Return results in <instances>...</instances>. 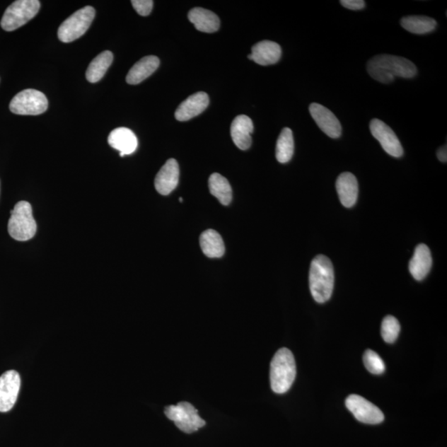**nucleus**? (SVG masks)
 <instances>
[{
    "label": "nucleus",
    "instance_id": "4be33fe9",
    "mask_svg": "<svg viewBox=\"0 0 447 447\" xmlns=\"http://www.w3.org/2000/svg\"><path fill=\"white\" fill-rule=\"evenodd\" d=\"M203 254L208 257H221L225 254V244L220 234L214 230L204 231L200 237Z\"/></svg>",
    "mask_w": 447,
    "mask_h": 447
},
{
    "label": "nucleus",
    "instance_id": "412c9836",
    "mask_svg": "<svg viewBox=\"0 0 447 447\" xmlns=\"http://www.w3.org/2000/svg\"><path fill=\"white\" fill-rule=\"evenodd\" d=\"M189 21L198 31L212 33L219 30L220 18L215 13L202 8H194L188 13Z\"/></svg>",
    "mask_w": 447,
    "mask_h": 447
},
{
    "label": "nucleus",
    "instance_id": "aec40b11",
    "mask_svg": "<svg viewBox=\"0 0 447 447\" xmlns=\"http://www.w3.org/2000/svg\"><path fill=\"white\" fill-rule=\"evenodd\" d=\"M160 64L157 57L147 56L142 58L129 70L126 81L129 85H138L147 79L153 72L156 71Z\"/></svg>",
    "mask_w": 447,
    "mask_h": 447
},
{
    "label": "nucleus",
    "instance_id": "f03ea898",
    "mask_svg": "<svg viewBox=\"0 0 447 447\" xmlns=\"http://www.w3.org/2000/svg\"><path fill=\"white\" fill-rule=\"evenodd\" d=\"M335 281L332 262L325 255H318L310 264L309 286L310 294L318 303L327 302L333 293Z\"/></svg>",
    "mask_w": 447,
    "mask_h": 447
},
{
    "label": "nucleus",
    "instance_id": "5701e85b",
    "mask_svg": "<svg viewBox=\"0 0 447 447\" xmlns=\"http://www.w3.org/2000/svg\"><path fill=\"white\" fill-rule=\"evenodd\" d=\"M114 55L110 51H105L95 57L86 70V79L91 83H96L103 79L107 70L113 62Z\"/></svg>",
    "mask_w": 447,
    "mask_h": 447
},
{
    "label": "nucleus",
    "instance_id": "f3484780",
    "mask_svg": "<svg viewBox=\"0 0 447 447\" xmlns=\"http://www.w3.org/2000/svg\"><path fill=\"white\" fill-rule=\"evenodd\" d=\"M254 131L252 121L247 115H241L233 121L231 134L235 144L241 150H247L252 144L251 134Z\"/></svg>",
    "mask_w": 447,
    "mask_h": 447
},
{
    "label": "nucleus",
    "instance_id": "a878e982",
    "mask_svg": "<svg viewBox=\"0 0 447 447\" xmlns=\"http://www.w3.org/2000/svg\"><path fill=\"white\" fill-rule=\"evenodd\" d=\"M401 25L405 30L414 34H425L434 30L435 19L426 16H407L401 19Z\"/></svg>",
    "mask_w": 447,
    "mask_h": 447
},
{
    "label": "nucleus",
    "instance_id": "393cba45",
    "mask_svg": "<svg viewBox=\"0 0 447 447\" xmlns=\"http://www.w3.org/2000/svg\"><path fill=\"white\" fill-rule=\"evenodd\" d=\"M294 153L293 131L289 128L281 130L276 145V158L280 163L290 161Z\"/></svg>",
    "mask_w": 447,
    "mask_h": 447
},
{
    "label": "nucleus",
    "instance_id": "423d86ee",
    "mask_svg": "<svg viewBox=\"0 0 447 447\" xmlns=\"http://www.w3.org/2000/svg\"><path fill=\"white\" fill-rule=\"evenodd\" d=\"M164 412L168 419L174 422L178 429L185 434H193L206 426V422L199 416L198 410L190 402H180L177 405H169L165 407Z\"/></svg>",
    "mask_w": 447,
    "mask_h": 447
},
{
    "label": "nucleus",
    "instance_id": "6e6552de",
    "mask_svg": "<svg viewBox=\"0 0 447 447\" xmlns=\"http://www.w3.org/2000/svg\"><path fill=\"white\" fill-rule=\"evenodd\" d=\"M48 100L42 92L27 89L19 92L9 104V110L13 114L21 115H38L47 110Z\"/></svg>",
    "mask_w": 447,
    "mask_h": 447
},
{
    "label": "nucleus",
    "instance_id": "f8f14e48",
    "mask_svg": "<svg viewBox=\"0 0 447 447\" xmlns=\"http://www.w3.org/2000/svg\"><path fill=\"white\" fill-rule=\"evenodd\" d=\"M309 111L318 127L330 138L341 137L342 132L341 123L332 111L318 103L310 105Z\"/></svg>",
    "mask_w": 447,
    "mask_h": 447
},
{
    "label": "nucleus",
    "instance_id": "c85d7f7f",
    "mask_svg": "<svg viewBox=\"0 0 447 447\" xmlns=\"http://www.w3.org/2000/svg\"><path fill=\"white\" fill-rule=\"evenodd\" d=\"M136 12L141 16H148L152 12L153 1L152 0H132L131 1Z\"/></svg>",
    "mask_w": 447,
    "mask_h": 447
},
{
    "label": "nucleus",
    "instance_id": "0eeeda50",
    "mask_svg": "<svg viewBox=\"0 0 447 447\" xmlns=\"http://www.w3.org/2000/svg\"><path fill=\"white\" fill-rule=\"evenodd\" d=\"M40 7L38 0H17L4 13L2 28L7 32L16 30L35 17Z\"/></svg>",
    "mask_w": 447,
    "mask_h": 447
},
{
    "label": "nucleus",
    "instance_id": "2f4dec72",
    "mask_svg": "<svg viewBox=\"0 0 447 447\" xmlns=\"http://www.w3.org/2000/svg\"><path fill=\"white\" fill-rule=\"evenodd\" d=\"M182 198H180V202H182Z\"/></svg>",
    "mask_w": 447,
    "mask_h": 447
},
{
    "label": "nucleus",
    "instance_id": "dca6fc26",
    "mask_svg": "<svg viewBox=\"0 0 447 447\" xmlns=\"http://www.w3.org/2000/svg\"><path fill=\"white\" fill-rule=\"evenodd\" d=\"M108 143L112 148L118 150L120 157L132 154L138 148L137 137L132 130L127 128H117L112 131Z\"/></svg>",
    "mask_w": 447,
    "mask_h": 447
},
{
    "label": "nucleus",
    "instance_id": "7ed1b4c3",
    "mask_svg": "<svg viewBox=\"0 0 447 447\" xmlns=\"http://www.w3.org/2000/svg\"><path fill=\"white\" fill-rule=\"evenodd\" d=\"M296 375L294 354L288 348H281L276 352L270 366L272 390L279 395L288 392Z\"/></svg>",
    "mask_w": 447,
    "mask_h": 447
},
{
    "label": "nucleus",
    "instance_id": "9d476101",
    "mask_svg": "<svg viewBox=\"0 0 447 447\" xmlns=\"http://www.w3.org/2000/svg\"><path fill=\"white\" fill-rule=\"evenodd\" d=\"M369 129L373 137L381 143L385 151L395 158H400L403 154L402 146L393 130L382 120L373 119Z\"/></svg>",
    "mask_w": 447,
    "mask_h": 447
},
{
    "label": "nucleus",
    "instance_id": "1a4fd4ad",
    "mask_svg": "<svg viewBox=\"0 0 447 447\" xmlns=\"http://www.w3.org/2000/svg\"><path fill=\"white\" fill-rule=\"evenodd\" d=\"M349 411L356 419L366 424H380L385 420L382 411L366 398L356 395H349L346 400Z\"/></svg>",
    "mask_w": 447,
    "mask_h": 447
},
{
    "label": "nucleus",
    "instance_id": "a211bd4d",
    "mask_svg": "<svg viewBox=\"0 0 447 447\" xmlns=\"http://www.w3.org/2000/svg\"><path fill=\"white\" fill-rule=\"evenodd\" d=\"M337 191L342 205L347 208L354 206L359 194L358 181L351 173H344L337 178Z\"/></svg>",
    "mask_w": 447,
    "mask_h": 447
},
{
    "label": "nucleus",
    "instance_id": "39448f33",
    "mask_svg": "<svg viewBox=\"0 0 447 447\" xmlns=\"http://www.w3.org/2000/svg\"><path fill=\"white\" fill-rule=\"evenodd\" d=\"M95 16L93 7L86 6L66 18L58 28L57 35L62 42L68 43L79 40L91 27Z\"/></svg>",
    "mask_w": 447,
    "mask_h": 447
},
{
    "label": "nucleus",
    "instance_id": "20e7f679",
    "mask_svg": "<svg viewBox=\"0 0 447 447\" xmlns=\"http://www.w3.org/2000/svg\"><path fill=\"white\" fill-rule=\"evenodd\" d=\"M8 234L18 241L31 240L37 232V223L33 216L30 203L19 202L11 211L8 224Z\"/></svg>",
    "mask_w": 447,
    "mask_h": 447
},
{
    "label": "nucleus",
    "instance_id": "cd10ccee",
    "mask_svg": "<svg viewBox=\"0 0 447 447\" xmlns=\"http://www.w3.org/2000/svg\"><path fill=\"white\" fill-rule=\"evenodd\" d=\"M364 364L368 371L373 375H381L385 371V362L376 352L371 351V349H367L364 353Z\"/></svg>",
    "mask_w": 447,
    "mask_h": 447
},
{
    "label": "nucleus",
    "instance_id": "b1692460",
    "mask_svg": "<svg viewBox=\"0 0 447 447\" xmlns=\"http://www.w3.org/2000/svg\"><path fill=\"white\" fill-rule=\"evenodd\" d=\"M209 189L211 195L218 199L222 205L228 206L232 201V189L226 178L213 173L209 178Z\"/></svg>",
    "mask_w": 447,
    "mask_h": 447
},
{
    "label": "nucleus",
    "instance_id": "f257e3e1",
    "mask_svg": "<svg viewBox=\"0 0 447 447\" xmlns=\"http://www.w3.org/2000/svg\"><path fill=\"white\" fill-rule=\"evenodd\" d=\"M369 76L381 83H391L396 77L412 79L417 75V67L405 57L393 55H378L367 64Z\"/></svg>",
    "mask_w": 447,
    "mask_h": 447
},
{
    "label": "nucleus",
    "instance_id": "ddd939ff",
    "mask_svg": "<svg viewBox=\"0 0 447 447\" xmlns=\"http://www.w3.org/2000/svg\"><path fill=\"white\" fill-rule=\"evenodd\" d=\"M179 165L177 160L173 158L168 160L155 178V188L161 195L168 196L175 188L179 182Z\"/></svg>",
    "mask_w": 447,
    "mask_h": 447
},
{
    "label": "nucleus",
    "instance_id": "bb28decb",
    "mask_svg": "<svg viewBox=\"0 0 447 447\" xmlns=\"http://www.w3.org/2000/svg\"><path fill=\"white\" fill-rule=\"evenodd\" d=\"M400 332V324L398 320L393 315H387L383 320L381 325V335L387 343L392 344L395 342Z\"/></svg>",
    "mask_w": 447,
    "mask_h": 447
},
{
    "label": "nucleus",
    "instance_id": "6ab92c4d",
    "mask_svg": "<svg viewBox=\"0 0 447 447\" xmlns=\"http://www.w3.org/2000/svg\"><path fill=\"white\" fill-rule=\"evenodd\" d=\"M432 259L429 248L424 244L416 247L414 256L410 263V271L417 281L424 279L429 274Z\"/></svg>",
    "mask_w": 447,
    "mask_h": 447
},
{
    "label": "nucleus",
    "instance_id": "7c9ffc66",
    "mask_svg": "<svg viewBox=\"0 0 447 447\" xmlns=\"http://www.w3.org/2000/svg\"><path fill=\"white\" fill-rule=\"evenodd\" d=\"M436 155H437V158H439L441 162L446 163L447 161L446 145L442 146V147L439 149V151H437Z\"/></svg>",
    "mask_w": 447,
    "mask_h": 447
},
{
    "label": "nucleus",
    "instance_id": "9b49d317",
    "mask_svg": "<svg viewBox=\"0 0 447 447\" xmlns=\"http://www.w3.org/2000/svg\"><path fill=\"white\" fill-rule=\"evenodd\" d=\"M21 378L16 371H8L0 376V412L11 411L18 400Z\"/></svg>",
    "mask_w": 447,
    "mask_h": 447
},
{
    "label": "nucleus",
    "instance_id": "c756f323",
    "mask_svg": "<svg viewBox=\"0 0 447 447\" xmlns=\"http://www.w3.org/2000/svg\"><path fill=\"white\" fill-rule=\"evenodd\" d=\"M342 6L352 11H361L366 6V2L363 0H342Z\"/></svg>",
    "mask_w": 447,
    "mask_h": 447
},
{
    "label": "nucleus",
    "instance_id": "2eb2a0df",
    "mask_svg": "<svg viewBox=\"0 0 447 447\" xmlns=\"http://www.w3.org/2000/svg\"><path fill=\"white\" fill-rule=\"evenodd\" d=\"M281 56V47L274 42L262 41L252 47V53L248 57L261 66L275 64Z\"/></svg>",
    "mask_w": 447,
    "mask_h": 447
},
{
    "label": "nucleus",
    "instance_id": "4468645a",
    "mask_svg": "<svg viewBox=\"0 0 447 447\" xmlns=\"http://www.w3.org/2000/svg\"><path fill=\"white\" fill-rule=\"evenodd\" d=\"M209 96L205 92H197L185 100L175 113V118L178 121H187L201 115L209 105Z\"/></svg>",
    "mask_w": 447,
    "mask_h": 447
}]
</instances>
